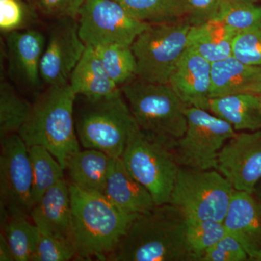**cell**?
<instances>
[{
	"instance_id": "obj_1",
	"label": "cell",
	"mask_w": 261,
	"mask_h": 261,
	"mask_svg": "<svg viewBox=\"0 0 261 261\" xmlns=\"http://www.w3.org/2000/svg\"><path fill=\"white\" fill-rule=\"evenodd\" d=\"M108 261H195L186 240V219L171 204L139 215Z\"/></svg>"
},
{
	"instance_id": "obj_2",
	"label": "cell",
	"mask_w": 261,
	"mask_h": 261,
	"mask_svg": "<svg viewBox=\"0 0 261 261\" xmlns=\"http://www.w3.org/2000/svg\"><path fill=\"white\" fill-rule=\"evenodd\" d=\"M69 188L75 258L108 260L138 216L123 212L104 195Z\"/></svg>"
},
{
	"instance_id": "obj_3",
	"label": "cell",
	"mask_w": 261,
	"mask_h": 261,
	"mask_svg": "<svg viewBox=\"0 0 261 261\" xmlns=\"http://www.w3.org/2000/svg\"><path fill=\"white\" fill-rule=\"evenodd\" d=\"M76 97L69 83L49 86L37 94L28 119L18 132L28 147L47 149L64 170L70 158L80 150L73 116Z\"/></svg>"
},
{
	"instance_id": "obj_4",
	"label": "cell",
	"mask_w": 261,
	"mask_h": 261,
	"mask_svg": "<svg viewBox=\"0 0 261 261\" xmlns=\"http://www.w3.org/2000/svg\"><path fill=\"white\" fill-rule=\"evenodd\" d=\"M84 99L75 118L81 145L120 159L137 126L121 89L99 99Z\"/></svg>"
},
{
	"instance_id": "obj_5",
	"label": "cell",
	"mask_w": 261,
	"mask_h": 261,
	"mask_svg": "<svg viewBox=\"0 0 261 261\" xmlns=\"http://www.w3.org/2000/svg\"><path fill=\"white\" fill-rule=\"evenodd\" d=\"M175 145L137 125L121 157L132 176L148 190L156 205L169 203L181 167L173 152Z\"/></svg>"
},
{
	"instance_id": "obj_6",
	"label": "cell",
	"mask_w": 261,
	"mask_h": 261,
	"mask_svg": "<svg viewBox=\"0 0 261 261\" xmlns=\"http://www.w3.org/2000/svg\"><path fill=\"white\" fill-rule=\"evenodd\" d=\"M121 89L141 129L174 143L185 135L188 106L169 84L135 78Z\"/></svg>"
},
{
	"instance_id": "obj_7",
	"label": "cell",
	"mask_w": 261,
	"mask_h": 261,
	"mask_svg": "<svg viewBox=\"0 0 261 261\" xmlns=\"http://www.w3.org/2000/svg\"><path fill=\"white\" fill-rule=\"evenodd\" d=\"M188 21L150 24L130 46L137 63L136 78L168 84L188 49Z\"/></svg>"
},
{
	"instance_id": "obj_8",
	"label": "cell",
	"mask_w": 261,
	"mask_h": 261,
	"mask_svg": "<svg viewBox=\"0 0 261 261\" xmlns=\"http://www.w3.org/2000/svg\"><path fill=\"white\" fill-rule=\"evenodd\" d=\"M234 189L217 170L180 167L169 204L187 219L223 222Z\"/></svg>"
},
{
	"instance_id": "obj_9",
	"label": "cell",
	"mask_w": 261,
	"mask_h": 261,
	"mask_svg": "<svg viewBox=\"0 0 261 261\" xmlns=\"http://www.w3.org/2000/svg\"><path fill=\"white\" fill-rule=\"evenodd\" d=\"M186 115V132L173 147L176 161L182 167L216 170L221 149L236 130L207 110L187 107Z\"/></svg>"
},
{
	"instance_id": "obj_10",
	"label": "cell",
	"mask_w": 261,
	"mask_h": 261,
	"mask_svg": "<svg viewBox=\"0 0 261 261\" xmlns=\"http://www.w3.org/2000/svg\"><path fill=\"white\" fill-rule=\"evenodd\" d=\"M79 32L87 47L132 46L150 24L140 21L116 0H86L78 18Z\"/></svg>"
},
{
	"instance_id": "obj_11",
	"label": "cell",
	"mask_w": 261,
	"mask_h": 261,
	"mask_svg": "<svg viewBox=\"0 0 261 261\" xmlns=\"http://www.w3.org/2000/svg\"><path fill=\"white\" fill-rule=\"evenodd\" d=\"M33 171L29 147L18 133L1 138L0 212L30 215Z\"/></svg>"
},
{
	"instance_id": "obj_12",
	"label": "cell",
	"mask_w": 261,
	"mask_h": 261,
	"mask_svg": "<svg viewBox=\"0 0 261 261\" xmlns=\"http://www.w3.org/2000/svg\"><path fill=\"white\" fill-rule=\"evenodd\" d=\"M86 49L87 45L80 38L77 19L56 20L49 30L41 61L42 82L47 87L69 83Z\"/></svg>"
},
{
	"instance_id": "obj_13",
	"label": "cell",
	"mask_w": 261,
	"mask_h": 261,
	"mask_svg": "<svg viewBox=\"0 0 261 261\" xmlns=\"http://www.w3.org/2000/svg\"><path fill=\"white\" fill-rule=\"evenodd\" d=\"M216 170L234 190L253 193L261 179V129L235 134L221 149Z\"/></svg>"
},
{
	"instance_id": "obj_14",
	"label": "cell",
	"mask_w": 261,
	"mask_h": 261,
	"mask_svg": "<svg viewBox=\"0 0 261 261\" xmlns=\"http://www.w3.org/2000/svg\"><path fill=\"white\" fill-rule=\"evenodd\" d=\"M8 73L22 87L37 92L41 86V61L47 39L37 29H28L5 34Z\"/></svg>"
},
{
	"instance_id": "obj_15",
	"label": "cell",
	"mask_w": 261,
	"mask_h": 261,
	"mask_svg": "<svg viewBox=\"0 0 261 261\" xmlns=\"http://www.w3.org/2000/svg\"><path fill=\"white\" fill-rule=\"evenodd\" d=\"M168 84L188 107L209 111L211 63L195 51L187 49Z\"/></svg>"
},
{
	"instance_id": "obj_16",
	"label": "cell",
	"mask_w": 261,
	"mask_h": 261,
	"mask_svg": "<svg viewBox=\"0 0 261 261\" xmlns=\"http://www.w3.org/2000/svg\"><path fill=\"white\" fill-rule=\"evenodd\" d=\"M30 216L42 234L73 243L71 200L65 178L44 194L33 207Z\"/></svg>"
},
{
	"instance_id": "obj_17",
	"label": "cell",
	"mask_w": 261,
	"mask_h": 261,
	"mask_svg": "<svg viewBox=\"0 0 261 261\" xmlns=\"http://www.w3.org/2000/svg\"><path fill=\"white\" fill-rule=\"evenodd\" d=\"M226 233L242 244L249 258L261 249V202L252 193L233 190L224 221Z\"/></svg>"
},
{
	"instance_id": "obj_18",
	"label": "cell",
	"mask_w": 261,
	"mask_h": 261,
	"mask_svg": "<svg viewBox=\"0 0 261 261\" xmlns=\"http://www.w3.org/2000/svg\"><path fill=\"white\" fill-rule=\"evenodd\" d=\"M103 195L123 212L135 216L156 206L148 190L132 176L121 158L112 160Z\"/></svg>"
},
{
	"instance_id": "obj_19",
	"label": "cell",
	"mask_w": 261,
	"mask_h": 261,
	"mask_svg": "<svg viewBox=\"0 0 261 261\" xmlns=\"http://www.w3.org/2000/svg\"><path fill=\"white\" fill-rule=\"evenodd\" d=\"M260 92L261 66L246 64L233 56L211 64V99Z\"/></svg>"
},
{
	"instance_id": "obj_20",
	"label": "cell",
	"mask_w": 261,
	"mask_h": 261,
	"mask_svg": "<svg viewBox=\"0 0 261 261\" xmlns=\"http://www.w3.org/2000/svg\"><path fill=\"white\" fill-rule=\"evenodd\" d=\"M112 160L97 149H80L67 163L68 183L83 191L104 195Z\"/></svg>"
},
{
	"instance_id": "obj_21",
	"label": "cell",
	"mask_w": 261,
	"mask_h": 261,
	"mask_svg": "<svg viewBox=\"0 0 261 261\" xmlns=\"http://www.w3.org/2000/svg\"><path fill=\"white\" fill-rule=\"evenodd\" d=\"M238 32L217 18L191 25L188 48L211 64L232 56L233 39Z\"/></svg>"
},
{
	"instance_id": "obj_22",
	"label": "cell",
	"mask_w": 261,
	"mask_h": 261,
	"mask_svg": "<svg viewBox=\"0 0 261 261\" xmlns=\"http://www.w3.org/2000/svg\"><path fill=\"white\" fill-rule=\"evenodd\" d=\"M69 84L76 96L88 99L107 97L119 87L108 75L93 47H87L73 70Z\"/></svg>"
},
{
	"instance_id": "obj_23",
	"label": "cell",
	"mask_w": 261,
	"mask_h": 261,
	"mask_svg": "<svg viewBox=\"0 0 261 261\" xmlns=\"http://www.w3.org/2000/svg\"><path fill=\"white\" fill-rule=\"evenodd\" d=\"M209 111L231 125L236 132L261 129L258 94L242 93L211 98Z\"/></svg>"
},
{
	"instance_id": "obj_24",
	"label": "cell",
	"mask_w": 261,
	"mask_h": 261,
	"mask_svg": "<svg viewBox=\"0 0 261 261\" xmlns=\"http://www.w3.org/2000/svg\"><path fill=\"white\" fill-rule=\"evenodd\" d=\"M2 232L9 244L15 261H30L41 233L30 215L0 213Z\"/></svg>"
},
{
	"instance_id": "obj_25",
	"label": "cell",
	"mask_w": 261,
	"mask_h": 261,
	"mask_svg": "<svg viewBox=\"0 0 261 261\" xmlns=\"http://www.w3.org/2000/svg\"><path fill=\"white\" fill-rule=\"evenodd\" d=\"M134 18L149 24L173 23L188 17L185 0H116Z\"/></svg>"
},
{
	"instance_id": "obj_26",
	"label": "cell",
	"mask_w": 261,
	"mask_h": 261,
	"mask_svg": "<svg viewBox=\"0 0 261 261\" xmlns=\"http://www.w3.org/2000/svg\"><path fill=\"white\" fill-rule=\"evenodd\" d=\"M29 147V156L33 171V205L64 178V168L53 154L40 145Z\"/></svg>"
},
{
	"instance_id": "obj_27",
	"label": "cell",
	"mask_w": 261,
	"mask_h": 261,
	"mask_svg": "<svg viewBox=\"0 0 261 261\" xmlns=\"http://www.w3.org/2000/svg\"><path fill=\"white\" fill-rule=\"evenodd\" d=\"M32 103L6 81L0 83V137L18 133L28 119Z\"/></svg>"
},
{
	"instance_id": "obj_28",
	"label": "cell",
	"mask_w": 261,
	"mask_h": 261,
	"mask_svg": "<svg viewBox=\"0 0 261 261\" xmlns=\"http://www.w3.org/2000/svg\"><path fill=\"white\" fill-rule=\"evenodd\" d=\"M93 48L103 68L118 87L136 78L137 63L130 46L113 44Z\"/></svg>"
},
{
	"instance_id": "obj_29",
	"label": "cell",
	"mask_w": 261,
	"mask_h": 261,
	"mask_svg": "<svg viewBox=\"0 0 261 261\" xmlns=\"http://www.w3.org/2000/svg\"><path fill=\"white\" fill-rule=\"evenodd\" d=\"M226 233L224 223L211 220L186 219V240L195 261Z\"/></svg>"
},
{
	"instance_id": "obj_30",
	"label": "cell",
	"mask_w": 261,
	"mask_h": 261,
	"mask_svg": "<svg viewBox=\"0 0 261 261\" xmlns=\"http://www.w3.org/2000/svg\"><path fill=\"white\" fill-rule=\"evenodd\" d=\"M37 20L35 7L27 0H0V30L5 35L31 29Z\"/></svg>"
},
{
	"instance_id": "obj_31",
	"label": "cell",
	"mask_w": 261,
	"mask_h": 261,
	"mask_svg": "<svg viewBox=\"0 0 261 261\" xmlns=\"http://www.w3.org/2000/svg\"><path fill=\"white\" fill-rule=\"evenodd\" d=\"M219 19L236 32H241L261 23V6L251 3L223 0Z\"/></svg>"
},
{
	"instance_id": "obj_32",
	"label": "cell",
	"mask_w": 261,
	"mask_h": 261,
	"mask_svg": "<svg viewBox=\"0 0 261 261\" xmlns=\"http://www.w3.org/2000/svg\"><path fill=\"white\" fill-rule=\"evenodd\" d=\"M232 56L246 64L261 66V23L237 34Z\"/></svg>"
},
{
	"instance_id": "obj_33",
	"label": "cell",
	"mask_w": 261,
	"mask_h": 261,
	"mask_svg": "<svg viewBox=\"0 0 261 261\" xmlns=\"http://www.w3.org/2000/svg\"><path fill=\"white\" fill-rule=\"evenodd\" d=\"M75 257L76 250L72 242L41 233L30 261H68Z\"/></svg>"
},
{
	"instance_id": "obj_34",
	"label": "cell",
	"mask_w": 261,
	"mask_h": 261,
	"mask_svg": "<svg viewBox=\"0 0 261 261\" xmlns=\"http://www.w3.org/2000/svg\"><path fill=\"white\" fill-rule=\"evenodd\" d=\"M245 260H250L246 250L236 238L226 233L204 253L200 261Z\"/></svg>"
},
{
	"instance_id": "obj_35",
	"label": "cell",
	"mask_w": 261,
	"mask_h": 261,
	"mask_svg": "<svg viewBox=\"0 0 261 261\" xmlns=\"http://www.w3.org/2000/svg\"><path fill=\"white\" fill-rule=\"evenodd\" d=\"M86 0H39L37 9L47 18H78Z\"/></svg>"
},
{
	"instance_id": "obj_36",
	"label": "cell",
	"mask_w": 261,
	"mask_h": 261,
	"mask_svg": "<svg viewBox=\"0 0 261 261\" xmlns=\"http://www.w3.org/2000/svg\"><path fill=\"white\" fill-rule=\"evenodd\" d=\"M187 19L192 25H199L217 16L223 0H185Z\"/></svg>"
},
{
	"instance_id": "obj_37",
	"label": "cell",
	"mask_w": 261,
	"mask_h": 261,
	"mask_svg": "<svg viewBox=\"0 0 261 261\" xmlns=\"http://www.w3.org/2000/svg\"><path fill=\"white\" fill-rule=\"evenodd\" d=\"M0 260L14 261L13 252L3 233L0 234Z\"/></svg>"
},
{
	"instance_id": "obj_38",
	"label": "cell",
	"mask_w": 261,
	"mask_h": 261,
	"mask_svg": "<svg viewBox=\"0 0 261 261\" xmlns=\"http://www.w3.org/2000/svg\"><path fill=\"white\" fill-rule=\"evenodd\" d=\"M252 194H253L257 200L261 202V179L259 181L258 183H257L256 187H255V190H254L253 193Z\"/></svg>"
},
{
	"instance_id": "obj_39",
	"label": "cell",
	"mask_w": 261,
	"mask_h": 261,
	"mask_svg": "<svg viewBox=\"0 0 261 261\" xmlns=\"http://www.w3.org/2000/svg\"><path fill=\"white\" fill-rule=\"evenodd\" d=\"M250 260L261 261V249L252 255Z\"/></svg>"
},
{
	"instance_id": "obj_40",
	"label": "cell",
	"mask_w": 261,
	"mask_h": 261,
	"mask_svg": "<svg viewBox=\"0 0 261 261\" xmlns=\"http://www.w3.org/2000/svg\"><path fill=\"white\" fill-rule=\"evenodd\" d=\"M231 1L237 2V3H255L258 0H231Z\"/></svg>"
},
{
	"instance_id": "obj_41",
	"label": "cell",
	"mask_w": 261,
	"mask_h": 261,
	"mask_svg": "<svg viewBox=\"0 0 261 261\" xmlns=\"http://www.w3.org/2000/svg\"><path fill=\"white\" fill-rule=\"evenodd\" d=\"M27 2L33 5V6L35 7L36 8H37L38 3H39V0H27Z\"/></svg>"
},
{
	"instance_id": "obj_42",
	"label": "cell",
	"mask_w": 261,
	"mask_h": 261,
	"mask_svg": "<svg viewBox=\"0 0 261 261\" xmlns=\"http://www.w3.org/2000/svg\"><path fill=\"white\" fill-rule=\"evenodd\" d=\"M258 96H259V99H260V105H261V92L260 94H258Z\"/></svg>"
}]
</instances>
